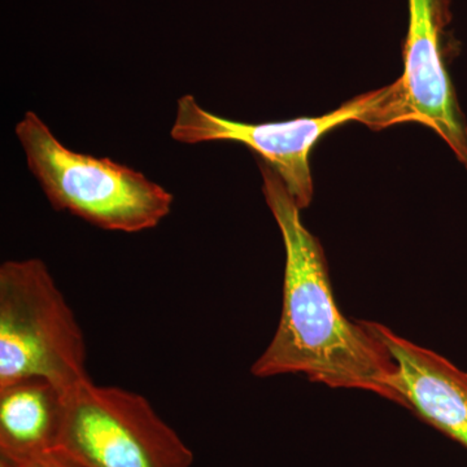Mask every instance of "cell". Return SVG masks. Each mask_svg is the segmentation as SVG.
Returning <instances> with one entry per match:
<instances>
[{
  "label": "cell",
  "instance_id": "6",
  "mask_svg": "<svg viewBox=\"0 0 467 467\" xmlns=\"http://www.w3.org/2000/svg\"><path fill=\"white\" fill-rule=\"evenodd\" d=\"M447 23L448 0H409L404 73L387 86L373 130L410 122L427 126L467 169V126L442 57Z\"/></svg>",
  "mask_w": 467,
  "mask_h": 467
},
{
  "label": "cell",
  "instance_id": "1",
  "mask_svg": "<svg viewBox=\"0 0 467 467\" xmlns=\"http://www.w3.org/2000/svg\"><path fill=\"white\" fill-rule=\"evenodd\" d=\"M263 192L285 251L284 300L275 337L252 367L257 378L300 374L331 389L371 392L400 405L398 365L367 322H352L335 300L324 248L278 174L259 160Z\"/></svg>",
  "mask_w": 467,
  "mask_h": 467
},
{
  "label": "cell",
  "instance_id": "9",
  "mask_svg": "<svg viewBox=\"0 0 467 467\" xmlns=\"http://www.w3.org/2000/svg\"><path fill=\"white\" fill-rule=\"evenodd\" d=\"M0 467H84L58 450L45 451L24 459L0 456Z\"/></svg>",
  "mask_w": 467,
  "mask_h": 467
},
{
  "label": "cell",
  "instance_id": "5",
  "mask_svg": "<svg viewBox=\"0 0 467 467\" xmlns=\"http://www.w3.org/2000/svg\"><path fill=\"white\" fill-rule=\"evenodd\" d=\"M386 97L387 86L358 95L325 116L245 124L208 112L195 97L187 94L178 99L171 137L183 144L217 140L244 144L281 177L294 201L304 209L309 207L313 199L309 164L313 147L326 133L348 121H358L371 128L383 109Z\"/></svg>",
  "mask_w": 467,
  "mask_h": 467
},
{
  "label": "cell",
  "instance_id": "7",
  "mask_svg": "<svg viewBox=\"0 0 467 467\" xmlns=\"http://www.w3.org/2000/svg\"><path fill=\"white\" fill-rule=\"evenodd\" d=\"M365 322L398 365L395 389L401 407L467 448V371L387 326Z\"/></svg>",
  "mask_w": 467,
  "mask_h": 467
},
{
  "label": "cell",
  "instance_id": "3",
  "mask_svg": "<svg viewBox=\"0 0 467 467\" xmlns=\"http://www.w3.org/2000/svg\"><path fill=\"white\" fill-rule=\"evenodd\" d=\"M86 344L75 313L39 259L0 266V389L42 379L63 393L88 382Z\"/></svg>",
  "mask_w": 467,
  "mask_h": 467
},
{
  "label": "cell",
  "instance_id": "8",
  "mask_svg": "<svg viewBox=\"0 0 467 467\" xmlns=\"http://www.w3.org/2000/svg\"><path fill=\"white\" fill-rule=\"evenodd\" d=\"M66 393L42 379L0 389V456L24 459L57 450Z\"/></svg>",
  "mask_w": 467,
  "mask_h": 467
},
{
  "label": "cell",
  "instance_id": "4",
  "mask_svg": "<svg viewBox=\"0 0 467 467\" xmlns=\"http://www.w3.org/2000/svg\"><path fill=\"white\" fill-rule=\"evenodd\" d=\"M57 450L84 467H192L193 454L140 393L88 380L66 395Z\"/></svg>",
  "mask_w": 467,
  "mask_h": 467
},
{
  "label": "cell",
  "instance_id": "2",
  "mask_svg": "<svg viewBox=\"0 0 467 467\" xmlns=\"http://www.w3.org/2000/svg\"><path fill=\"white\" fill-rule=\"evenodd\" d=\"M16 137L27 167L57 211L128 234L153 229L171 213L174 198L164 187L112 159L67 149L32 110L18 121Z\"/></svg>",
  "mask_w": 467,
  "mask_h": 467
}]
</instances>
